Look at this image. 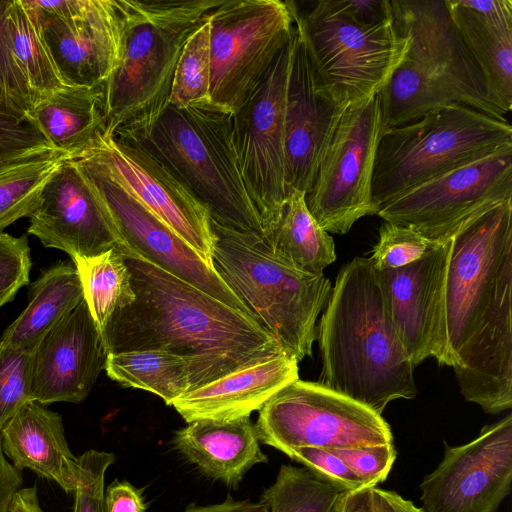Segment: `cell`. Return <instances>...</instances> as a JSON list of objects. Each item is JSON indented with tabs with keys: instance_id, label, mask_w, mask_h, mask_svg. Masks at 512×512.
I'll return each mask as SVG.
<instances>
[{
	"instance_id": "1",
	"label": "cell",
	"mask_w": 512,
	"mask_h": 512,
	"mask_svg": "<svg viewBox=\"0 0 512 512\" xmlns=\"http://www.w3.org/2000/svg\"><path fill=\"white\" fill-rule=\"evenodd\" d=\"M449 240L439 365L453 368L466 401L499 414L512 407V200Z\"/></svg>"
},
{
	"instance_id": "2",
	"label": "cell",
	"mask_w": 512,
	"mask_h": 512,
	"mask_svg": "<svg viewBox=\"0 0 512 512\" xmlns=\"http://www.w3.org/2000/svg\"><path fill=\"white\" fill-rule=\"evenodd\" d=\"M136 298L102 331L109 353L164 350L183 357L191 390L265 358L286 353L254 318L160 269L124 257Z\"/></svg>"
},
{
	"instance_id": "3",
	"label": "cell",
	"mask_w": 512,
	"mask_h": 512,
	"mask_svg": "<svg viewBox=\"0 0 512 512\" xmlns=\"http://www.w3.org/2000/svg\"><path fill=\"white\" fill-rule=\"evenodd\" d=\"M321 385L382 415L417 395L412 365L386 310L375 268L355 257L339 271L317 327Z\"/></svg>"
},
{
	"instance_id": "4",
	"label": "cell",
	"mask_w": 512,
	"mask_h": 512,
	"mask_svg": "<svg viewBox=\"0 0 512 512\" xmlns=\"http://www.w3.org/2000/svg\"><path fill=\"white\" fill-rule=\"evenodd\" d=\"M233 112L211 100L168 105L147 127L112 136L130 141L162 164L231 230L263 238L259 216L242 179L232 129Z\"/></svg>"
},
{
	"instance_id": "5",
	"label": "cell",
	"mask_w": 512,
	"mask_h": 512,
	"mask_svg": "<svg viewBox=\"0 0 512 512\" xmlns=\"http://www.w3.org/2000/svg\"><path fill=\"white\" fill-rule=\"evenodd\" d=\"M397 28L409 39L404 60L379 93L384 129L450 105L506 120L462 41L446 1L391 0Z\"/></svg>"
},
{
	"instance_id": "6",
	"label": "cell",
	"mask_w": 512,
	"mask_h": 512,
	"mask_svg": "<svg viewBox=\"0 0 512 512\" xmlns=\"http://www.w3.org/2000/svg\"><path fill=\"white\" fill-rule=\"evenodd\" d=\"M223 0H116L119 64L102 88L104 134L154 122L169 105L175 68L190 35Z\"/></svg>"
},
{
	"instance_id": "7",
	"label": "cell",
	"mask_w": 512,
	"mask_h": 512,
	"mask_svg": "<svg viewBox=\"0 0 512 512\" xmlns=\"http://www.w3.org/2000/svg\"><path fill=\"white\" fill-rule=\"evenodd\" d=\"M212 264L226 285L298 362L312 355L316 321L332 285L323 273L301 270L273 254L263 238L211 220Z\"/></svg>"
},
{
	"instance_id": "8",
	"label": "cell",
	"mask_w": 512,
	"mask_h": 512,
	"mask_svg": "<svg viewBox=\"0 0 512 512\" xmlns=\"http://www.w3.org/2000/svg\"><path fill=\"white\" fill-rule=\"evenodd\" d=\"M509 144L507 120L464 105L445 106L384 129L372 179L377 213L408 190Z\"/></svg>"
},
{
	"instance_id": "9",
	"label": "cell",
	"mask_w": 512,
	"mask_h": 512,
	"mask_svg": "<svg viewBox=\"0 0 512 512\" xmlns=\"http://www.w3.org/2000/svg\"><path fill=\"white\" fill-rule=\"evenodd\" d=\"M287 2L320 83L341 106L380 93L405 58L409 39L393 17L366 25L341 0Z\"/></svg>"
},
{
	"instance_id": "10",
	"label": "cell",
	"mask_w": 512,
	"mask_h": 512,
	"mask_svg": "<svg viewBox=\"0 0 512 512\" xmlns=\"http://www.w3.org/2000/svg\"><path fill=\"white\" fill-rule=\"evenodd\" d=\"M384 130L380 94L344 106L305 193L307 208L328 233L346 234L360 218L376 215L372 179Z\"/></svg>"
},
{
	"instance_id": "11",
	"label": "cell",
	"mask_w": 512,
	"mask_h": 512,
	"mask_svg": "<svg viewBox=\"0 0 512 512\" xmlns=\"http://www.w3.org/2000/svg\"><path fill=\"white\" fill-rule=\"evenodd\" d=\"M259 442L284 454L300 447L324 449L394 444L382 415L318 382L297 379L258 410Z\"/></svg>"
},
{
	"instance_id": "12",
	"label": "cell",
	"mask_w": 512,
	"mask_h": 512,
	"mask_svg": "<svg viewBox=\"0 0 512 512\" xmlns=\"http://www.w3.org/2000/svg\"><path fill=\"white\" fill-rule=\"evenodd\" d=\"M210 24V100L232 112L256 89L290 39L294 18L287 1L223 0Z\"/></svg>"
},
{
	"instance_id": "13",
	"label": "cell",
	"mask_w": 512,
	"mask_h": 512,
	"mask_svg": "<svg viewBox=\"0 0 512 512\" xmlns=\"http://www.w3.org/2000/svg\"><path fill=\"white\" fill-rule=\"evenodd\" d=\"M292 44L293 32L261 83L232 115L240 173L259 216L263 238L279 222L290 194L285 99Z\"/></svg>"
},
{
	"instance_id": "14",
	"label": "cell",
	"mask_w": 512,
	"mask_h": 512,
	"mask_svg": "<svg viewBox=\"0 0 512 512\" xmlns=\"http://www.w3.org/2000/svg\"><path fill=\"white\" fill-rule=\"evenodd\" d=\"M508 200H512V144L408 190L384 204L377 215L440 241Z\"/></svg>"
},
{
	"instance_id": "15",
	"label": "cell",
	"mask_w": 512,
	"mask_h": 512,
	"mask_svg": "<svg viewBox=\"0 0 512 512\" xmlns=\"http://www.w3.org/2000/svg\"><path fill=\"white\" fill-rule=\"evenodd\" d=\"M80 157H85L212 264L215 236L208 211L156 159L138 145L104 133Z\"/></svg>"
},
{
	"instance_id": "16",
	"label": "cell",
	"mask_w": 512,
	"mask_h": 512,
	"mask_svg": "<svg viewBox=\"0 0 512 512\" xmlns=\"http://www.w3.org/2000/svg\"><path fill=\"white\" fill-rule=\"evenodd\" d=\"M512 414L485 425L472 441L445 443L438 466L421 484L423 512H497L511 490Z\"/></svg>"
},
{
	"instance_id": "17",
	"label": "cell",
	"mask_w": 512,
	"mask_h": 512,
	"mask_svg": "<svg viewBox=\"0 0 512 512\" xmlns=\"http://www.w3.org/2000/svg\"><path fill=\"white\" fill-rule=\"evenodd\" d=\"M52 57L68 86L102 88L116 70L121 19L116 0L37 1L34 8Z\"/></svg>"
},
{
	"instance_id": "18",
	"label": "cell",
	"mask_w": 512,
	"mask_h": 512,
	"mask_svg": "<svg viewBox=\"0 0 512 512\" xmlns=\"http://www.w3.org/2000/svg\"><path fill=\"white\" fill-rule=\"evenodd\" d=\"M29 218V234L44 247L60 249L72 259L97 256L112 248L124 257L136 255L74 159H66L52 174Z\"/></svg>"
},
{
	"instance_id": "19",
	"label": "cell",
	"mask_w": 512,
	"mask_h": 512,
	"mask_svg": "<svg viewBox=\"0 0 512 512\" xmlns=\"http://www.w3.org/2000/svg\"><path fill=\"white\" fill-rule=\"evenodd\" d=\"M74 160L104 201L123 240L137 255L254 318L213 265L193 247L85 157Z\"/></svg>"
},
{
	"instance_id": "20",
	"label": "cell",
	"mask_w": 512,
	"mask_h": 512,
	"mask_svg": "<svg viewBox=\"0 0 512 512\" xmlns=\"http://www.w3.org/2000/svg\"><path fill=\"white\" fill-rule=\"evenodd\" d=\"M450 240L434 241L419 260L376 270L386 310L414 367L433 357L440 363L442 298Z\"/></svg>"
},
{
	"instance_id": "21",
	"label": "cell",
	"mask_w": 512,
	"mask_h": 512,
	"mask_svg": "<svg viewBox=\"0 0 512 512\" xmlns=\"http://www.w3.org/2000/svg\"><path fill=\"white\" fill-rule=\"evenodd\" d=\"M106 358L101 332L83 299L32 351L31 400L42 405L83 401Z\"/></svg>"
},
{
	"instance_id": "22",
	"label": "cell",
	"mask_w": 512,
	"mask_h": 512,
	"mask_svg": "<svg viewBox=\"0 0 512 512\" xmlns=\"http://www.w3.org/2000/svg\"><path fill=\"white\" fill-rule=\"evenodd\" d=\"M344 106L320 83L295 25L285 99L287 184L309 189L333 126Z\"/></svg>"
},
{
	"instance_id": "23",
	"label": "cell",
	"mask_w": 512,
	"mask_h": 512,
	"mask_svg": "<svg viewBox=\"0 0 512 512\" xmlns=\"http://www.w3.org/2000/svg\"><path fill=\"white\" fill-rule=\"evenodd\" d=\"M298 361L282 353L188 391L171 406L187 422L250 416L280 389L299 379Z\"/></svg>"
},
{
	"instance_id": "24",
	"label": "cell",
	"mask_w": 512,
	"mask_h": 512,
	"mask_svg": "<svg viewBox=\"0 0 512 512\" xmlns=\"http://www.w3.org/2000/svg\"><path fill=\"white\" fill-rule=\"evenodd\" d=\"M452 21L480 67L492 101L512 108V1L446 0Z\"/></svg>"
},
{
	"instance_id": "25",
	"label": "cell",
	"mask_w": 512,
	"mask_h": 512,
	"mask_svg": "<svg viewBox=\"0 0 512 512\" xmlns=\"http://www.w3.org/2000/svg\"><path fill=\"white\" fill-rule=\"evenodd\" d=\"M0 447L18 470L30 469L66 493L74 492L78 462L58 413L38 402H27L3 427Z\"/></svg>"
},
{
	"instance_id": "26",
	"label": "cell",
	"mask_w": 512,
	"mask_h": 512,
	"mask_svg": "<svg viewBox=\"0 0 512 512\" xmlns=\"http://www.w3.org/2000/svg\"><path fill=\"white\" fill-rule=\"evenodd\" d=\"M173 443L204 475L233 489L253 466L268 462L250 416L192 421L176 431Z\"/></svg>"
},
{
	"instance_id": "27",
	"label": "cell",
	"mask_w": 512,
	"mask_h": 512,
	"mask_svg": "<svg viewBox=\"0 0 512 512\" xmlns=\"http://www.w3.org/2000/svg\"><path fill=\"white\" fill-rule=\"evenodd\" d=\"M26 117L50 147L78 158L105 131L102 90L68 86L37 102Z\"/></svg>"
},
{
	"instance_id": "28",
	"label": "cell",
	"mask_w": 512,
	"mask_h": 512,
	"mask_svg": "<svg viewBox=\"0 0 512 512\" xmlns=\"http://www.w3.org/2000/svg\"><path fill=\"white\" fill-rule=\"evenodd\" d=\"M83 299L76 267L62 262L51 266L33 283L29 304L7 327L0 342L32 352Z\"/></svg>"
},
{
	"instance_id": "29",
	"label": "cell",
	"mask_w": 512,
	"mask_h": 512,
	"mask_svg": "<svg viewBox=\"0 0 512 512\" xmlns=\"http://www.w3.org/2000/svg\"><path fill=\"white\" fill-rule=\"evenodd\" d=\"M66 159L48 144L0 153V232L32 214L44 185Z\"/></svg>"
},
{
	"instance_id": "30",
	"label": "cell",
	"mask_w": 512,
	"mask_h": 512,
	"mask_svg": "<svg viewBox=\"0 0 512 512\" xmlns=\"http://www.w3.org/2000/svg\"><path fill=\"white\" fill-rule=\"evenodd\" d=\"M269 250L311 273H323L336 260L333 238L309 212L305 193L291 190L282 216L274 229L263 238Z\"/></svg>"
},
{
	"instance_id": "31",
	"label": "cell",
	"mask_w": 512,
	"mask_h": 512,
	"mask_svg": "<svg viewBox=\"0 0 512 512\" xmlns=\"http://www.w3.org/2000/svg\"><path fill=\"white\" fill-rule=\"evenodd\" d=\"M7 23L15 59L31 93L32 107L68 87L47 45L41 22L26 0H9Z\"/></svg>"
},
{
	"instance_id": "32",
	"label": "cell",
	"mask_w": 512,
	"mask_h": 512,
	"mask_svg": "<svg viewBox=\"0 0 512 512\" xmlns=\"http://www.w3.org/2000/svg\"><path fill=\"white\" fill-rule=\"evenodd\" d=\"M104 369L120 385L154 393L169 406L191 390L188 362L183 357L164 350L109 353Z\"/></svg>"
},
{
	"instance_id": "33",
	"label": "cell",
	"mask_w": 512,
	"mask_h": 512,
	"mask_svg": "<svg viewBox=\"0 0 512 512\" xmlns=\"http://www.w3.org/2000/svg\"><path fill=\"white\" fill-rule=\"evenodd\" d=\"M89 311L100 332L111 316L131 305L135 292L124 255L116 248L87 258L72 259Z\"/></svg>"
},
{
	"instance_id": "34",
	"label": "cell",
	"mask_w": 512,
	"mask_h": 512,
	"mask_svg": "<svg viewBox=\"0 0 512 512\" xmlns=\"http://www.w3.org/2000/svg\"><path fill=\"white\" fill-rule=\"evenodd\" d=\"M342 492L305 467L283 464L261 502L269 512H334Z\"/></svg>"
},
{
	"instance_id": "35",
	"label": "cell",
	"mask_w": 512,
	"mask_h": 512,
	"mask_svg": "<svg viewBox=\"0 0 512 512\" xmlns=\"http://www.w3.org/2000/svg\"><path fill=\"white\" fill-rule=\"evenodd\" d=\"M210 24L206 20L190 35L178 59L169 105L184 108L210 100Z\"/></svg>"
},
{
	"instance_id": "36",
	"label": "cell",
	"mask_w": 512,
	"mask_h": 512,
	"mask_svg": "<svg viewBox=\"0 0 512 512\" xmlns=\"http://www.w3.org/2000/svg\"><path fill=\"white\" fill-rule=\"evenodd\" d=\"M32 352L0 342V433L29 401Z\"/></svg>"
},
{
	"instance_id": "37",
	"label": "cell",
	"mask_w": 512,
	"mask_h": 512,
	"mask_svg": "<svg viewBox=\"0 0 512 512\" xmlns=\"http://www.w3.org/2000/svg\"><path fill=\"white\" fill-rule=\"evenodd\" d=\"M434 241L411 227L384 222L369 259L376 270L401 268L421 259Z\"/></svg>"
},
{
	"instance_id": "38",
	"label": "cell",
	"mask_w": 512,
	"mask_h": 512,
	"mask_svg": "<svg viewBox=\"0 0 512 512\" xmlns=\"http://www.w3.org/2000/svg\"><path fill=\"white\" fill-rule=\"evenodd\" d=\"M77 462L73 512H105V473L115 462V456L91 449L78 457Z\"/></svg>"
},
{
	"instance_id": "39",
	"label": "cell",
	"mask_w": 512,
	"mask_h": 512,
	"mask_svg": "<svg viewBox=\"0 0 512 512\" xmlns=\"http://www.w3.org/2000/svg\"><path fill=\"white\" fill-rule=\"evenodd\" d=\"M9 0H0V92L16 111L27 115L32 97L14 56L8 23Z\"/></svg>"
},
{
	"instance_id": "40",
	"label": "cell",
	"mask_w": 512,
	"mask_h": 512,
	"mask_svg": "<svg viewBox=\"0 0 512 512\" xmlns=\"http://www.w3.org/2000/svg\"><path fill=\"white\" fill-rule=\"evenodd\" d=\"M31 268L27 236L0 232V307L29 282Z\"/></svg>"
},
{
	"instance_id": "41",
	"label": "cell",
	"mask_w": 512,
	"mask_h": 512,
	"mask_svg": "<svg viewBox=\"0 0 512 512\" xmlns=\"http://www.w3.org/2000/svg\"><path fill=\"white\" fill-rule=\"evenodd\" d=\"M329 450L344 461L364 489L383 483L397 456L394 444Z\"/></svg>"
},
{
	"instance_id": "42",
	"label": "cell",
	"mask_w": 512,
	"mask_h": 512,
	"mask_svg": "<svg viewBox=\"0 0 512 512\" xmlns=\"http://www.w3.org/2000/svg\"><path fill=\"white\" fill-rule=\"evenodd\" d=\"M286 455L342 491L364 489L344 461L329 449L300 447L288 451Z\"/></svg>"
},
{
	"instance_id": "43",
	"label": "cell",
	"mask_w": 512,
	"mask_h": 512,
	"mask_svg": "<svg viewBox=\"0 0 512 512\" xmlns=\"http://www.w3.org/2000/svg\"><path fill=\"white\" fill-rule=\"evenodd\" d=\"M47 144L27 120L13 109L0 92V153Z\"/></svg>"
},
{
	"instance_id": "44",
	"label": "cell",
	"mask_w": 512,
	"mask_h": 512,
	"mask_svg": "<svg viewBox=\"0 0 512 512\" xmlns=\"http://www.w3.org/2000/svg\"><path fill=\"white\" fill-rule=\"evenodd\" d=\"M143 490L130 482L115 479L105 491V512H146Z\"/></svg>"
},
{
	"instance_id": "45",
	"label": "cell",
	"mask_w": 512,
	"mask_h": 512,
	"mask_svg": "<svg viewBox=\"0 0 512 512\" xmlns=\"http://www.w3.org/2000/svg\"><path fill=\"white\" fill-rule=\"evenodd\" d=\"M334 512H382L377 487L343 491Z\"/></svg>"
},
{
	"instance_id": "46",
	"label": "cell",
	"mask_w": 512,
	"mask_h": 512,
	"mask_svg": "<svg viewBox=\"0 0 512 512\" xmlns=\"http://www.w3.org/2000/svg\"><path fill=\"white\" fill-rule=\"evenodd\" d=\"M22 474L8 462L0 447V512H9L15 493L22 486Z\"/></svg>"
},
{
	"instance_id": "47",
	"label": "cell",
	"mask_w": 512,
	"mask_h": 512,
	"mask_svg": "<svg viewBox=\"0 0 512 512\" xmlns=\"http://www.w3.org/2000/svg\"><path fill=\"white\" fill-rule=\"evenodd\" d=\"M183 512H269L263 502L246 500H234L230 495L221 503L198 506L189 505Z\"/></svg>"
},
{
	"instance_id": "48",
	"label": "cell",
	"mask_w": 512,
	"mask_h": 512,
	"mask_svg": "<svg viewBox=\"0 0 512 512\" xmlns=\"http://www.w3.org/2000/svg\"><path fill=\"white\" fill-rule=\"evenodd\" d=\"M9 512H44L36 487L20 488L13 497Z\"/></svg>"
}]
</instances>
